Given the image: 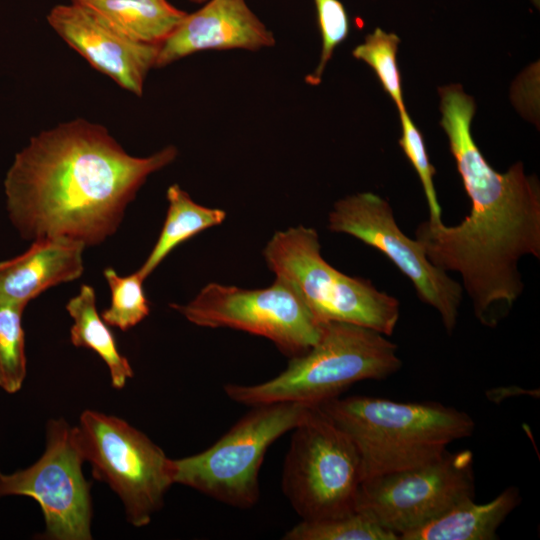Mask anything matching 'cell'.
Wrapping results in <instances>:
<instances>
[{
    "label": "cell",
    "mask_w": 540,
    "mask_h": 540,
    "mask_svg": "<svg viewBox=\"0 0 540 540\" xmlns=\"http://www.w3.org/2000/svg\"><path fill=\"white\" fill-rule=\"evenodd\" d=\"M85 247L62 236L33 240L24 253L0 262V301L26 307L47 289L78 279Z\"/></svg>",
    "instance_id": "cell-15"
},
{
    "label": "cell",
    "mask_w": 540,
    "mask_h": 540,
    "mask_svg": "<svg viewBox=\"0 0 540 540\" xmlns=\"http://www.w3.org/2000/svg\"><path fill=\"white\" fill-rule=\"evenodd\" d=\"M316 407L353 442L362 481L436 460L452 442L470 437L475 429L469 414L433 401L349 396Z\"/></svg>",
    "instance_id": "cell-3"
},
{
    "label": "cell",
    "mask_w": 540,
    "mask_h": 540,
    "mask_svg": "<svg viewBox=\"0 0 540 540\" xmlns=\"http://www.w3.org/2000/svg\"><path fill=\"white\" fill-rule=\"evenodd\" d=\"M84 462L74 426L63 418L51 419L39 460L10 475L0 472V497L34 499L44 516V539L91 540V482L83 475Z\"/></svg>",
    "instance_id": "cell-11"
},
{
    "label": "cell",
    "mask_w": 540,
    "mask_h": 540,
    "mask_svg": "<svg viewBox=\"0 0 540 540\" xmlns=\"http://www.w3.org/2000/svg\"><path fill=\"white\" fill-rule=\"evenodd\" d=\"M72 1L90 8L128 38L154 45H160L187 14L167 0Z\"/></svg>",
    "instance_id": "cell-17"
},
{
    "label": "cell",
    "mask_w": 540,
    "mask_h": 540,
    "mask_svg": "<svg viewBox=\"0 0 540 540\" xmlns=\"http://www.w3.org/2000/svg\"><path fill=\"white\" fill-rule=\"evenodd\" d=\"M170 307L200 327L265 337L290 358L309 350L322 326L299 294L278 278L269 287L254 290L209 283L187 304Z\"/></svg>",
    "instance_id": "cell-9"
},
{
    "label": "cell",
    "mask_w": 540,
    "mask_h": 540,
    "mask_svg": "<svg viewBox=\"0 0 540 540\" xmlns=\"http://www.w3.org/2000/svg\"><path fill=\"white\" fill-rule=\"evenodd\" d=\"M252 407L206 450L172 459L174 484L236 508L254 506L260 496L258 475L266 451L302 422L312 407L296 402Z\"/></svg>",
    "instance_id": "cell-6"
},
{
    "label": "cell",
    "mask_w": 540,
    "mask_h": 540,
    "mask_svg": "<svg viewBox=\"0 0 540 540\" xmlns=\"http://www.w3.org/2000/svg\"><path fill=\"white\" fill-rule=\"evenodd\" d=\"M285 540H399L361 509L319 520H301L286 532Z\"/></svg>",
    "instance_id": "cell-20"
},
{
    "label": "cell",
    "mask_w": 540,
    "mask_h": 540,
    "mask_svg": "<svg viewBox=\"0 0 540 540\" xmlns=\"http://www.w3.org/2000/svg\"><path fill=\"white\" fill-rule=\"evenodd\" d=\"M190 1L195 2V3H202V2H204L206 0H190Z\"/></svg>",
    "instance_id": "cell-26"
},
{
    "label": "cell",
    "mask_w": 540,
    "mask_h": 540,
    "mask_svg": "<svg viewBox=\"0 0 540 540\" xmlns=\"http://www.w3.org/2000/svg\"><path fill=\"white\" fill-rule=\"evenodd\" d=\"M318 24L322 36L320 61L315 71L306 77V82L317 85L335 48L349 33V20L343 4L339 0H314Z\"/></svg>",
    "instance_id": "cell-25"
},
{
    "label": "cell",
    "mask_w": 540,
    "mask_h": 540,
    "mask_svg": "<svg viewBox=\"0 0 540 540\" xmlns=\"http://www.w3.org/2000/svg\"><path fill=\"white\" fill-rule=\"evenodd\" d=\"M400 38L394 33H386L376 28L366 36L364 43L358 45L352 55L366 62L376 73L383 89L395 102L399 112L405 110L401 75L396 62Z\"/></svg>",
    "instance_id": "cell-23"
},
{
    "label": "cell",
    "mask_w": 540,
    "mask_h": 540,
    "mask_svg": "<svg viewBox=\"0 0 540 540\" xmlns=\"http://www.w3.org/2000/svg\"><path fill=\"white\" fill-rule=\"evenodd\" d=\"M47 21L94 69L121 88L142 95L145 78L155 68L160 45L128 38L96 12L73 1L54 6Z\"/></svg>",
    "instance_id": "cell-13"
},
{
    "label": "cell",
    "mask_w": 540,
    "mask_h": 540,
    "mask_svg": "<svg viewBox=\"0 0 540 540\" xmlns=\"http://www.w3.org/2000/svg\"><path fill=\"white\" fill-rule=\"evenodd\" d=\"M517 487H508L492 500H464L399 540H494L497 530L520 504Z\"/></svg>",
    "instance_id": "cell-16"
},
{
    "label": "cell",
    "mask_w": 540,
    "mask_h": 540,
    "mask_svg": "<svg viewBox=\"0 0 540 540\" xmlns=\"http://www.w3.org/2000/svg\"><path fill=\"white\" fill-rule=\"evenodd\" d=\"M103 275L111 291L110 306L101 313L104 322L127 331L143 321L150 313V306L139 273L120 276L108 267Z\"/></svg>",
    "instance_id": "cell-22"
},
{
    "label": "cell",
    "mask_w": 540,
    "mask_h": 540,
    "mask_svg": "<svg viewBox=\"0 0 540 540\" xmlns=\"http://www.w3.org/2000/svg\"><path fill=\"white\" fill-rule=\"evenodd\" d=\"M24 309L25 306L0 301V387L9 394L18 392L26 377Z\"/></svg>",
    "instance_id": "cell-21"
},
{
    "label": "cell",
    "mask_w": 540,
    "mask_h": 540,
    "mask_svg": "<svg viewBox=\"0 0 540 540\" xmlns=\"http://www.w3.org/2000/svg\"><path fill=\"white\" fill-rule=\"evenodd\" d=\"M66 310L73 320L71 343L94 351L108 367L111 385L115 389L124 388L134 372L128 359L119 352L109 326L98 314L94 288L82 285L79 293L67 302Z\"/></svg>",
    "instance_id": "cell-18"
},
{
    "label": "cell",
    "mask_w": 540,
    "mask_h": 540,
    "mask_svg": "<svg viewBox=\"0 0 540 540\" xmlns=\"http://www.w3.org/2000/svg\"><path fill=\"white\" fill-rule=\"evenodd\" d=\"M269 269L289 284L320 322H345L393 334L400 303L369 280L348 276L321 254L318 233L299 225L277 231L263 250Z\"/></svg>",
    "instance_id": "cell-5"
},
{
    "label": "cell",
    "mask_w": 540,
    "mask_h": 540,
    "mask_svg": "<svg viewBox=\"0 0 540 540\" xmlns=\"http://www.w3.org/2000/svg\"><path fill=\"white\" fill-rule=\"evenodd\" d=\"M362 482L351 439L318 407L293 430L282 473V490L302 520L338 516L356 508Z\"/></svg>",
    "instance_id": "cell-8"
},
{
    "label": "cell",
    "mask_w": 540,
    "mask_h": 540,
    "mask_svg": "<svg viewBox=\"0 0 540 540\" xmlns=\"http://www.w3.org/2000/svg\"><path fill=\"white\" fill-rule=\"evenodd\" d=\"M274 44L272 32L245 0H209L199 10L187 13L160 44L155 68L202 50H258Z\"/></svg>",
    "instance_id": "cell-14"
},
{
    "label": "cell",
    "mask_w": 540,
    "mask_h": 540,
    "mask_svg": "<svg viewBox=\"0 0 540 540\" xmlns=\"http://www.w3.org/2000/svg\"><path fill=\"white\" fill-rule=\"evenodd\" d=\"M401 365L396 344L382 333L330 321L322 323L316 343L291 358L283 372L258 384H226L224 392L249 406L296 402L316 407L359 381L384 379Z\"/></svg>",
    "instance_id": "cell-4"
},
{
    "label": "cell",
    "mask_w": 540,
    "mask_h": 540,
    "mask_svg": "<svg viewBox=\"0 0 540 540\" xmlns=\"http://www.w3.org/2000/svg\"><path fill=\"white\" fill-rule=\"evenodd\" d=\"M74 433L94 478L120 498L128 522L148 525L174 484L172 459L124 419L99 411L84 410Z\"/></svg>",
    "instance_id": "cell-7"
},
{
    "label": "cell",
    "mask_w": 540,
    "mask_h": 540,
    "mask_svg": "<svg viewBox=\"0 0 540 540\" xmlns=\"http://www.w3.org/2000/svg\"><path fill=\"white\" fill-rule=\"evenodd\" d=\"M177 153L167 146L132 156L100 124L61 123L16 155L4 182L9 217L27 240L62 236L98 245L117 231L148 176Z\"/></svg>",
    "instance_id": "cell-2"
},
{
    "label": "cell",
    "mask_w": 540,
    "mask_h": 540,
    "mask_svg": "<svg viewBox=\"0 0 540 540\" xmlns=\"http://www.w3.org/2000/svg\"><path fill=\"white\" fill-rule=\"evenodd\" d=\"M474 498L472 451L447 450L429 463L363 480L356 508L372 515L400 539L454 505Z\"/></svg>",
    "instance_id": "cell-10"
},
{
    "label": "cell",
    "mask_w": 540,
    "mask_h": 540,
    "mask_svg": "<svg viewBox=\"0 0 540 540\" xmlns=\"http://www.w3.org/2000/svg\"><path fill=\"white\" fill-rule=\"evenodd\" d=\"M439 95L440 124L471 210L456 226L424 221L415 236L431 263L461 275L477 319L493 327L522 293L520 259L540 257V187L521 162L505 173L489 165L471 133L474 100L461 85L441 87Z\"/></svg>",
    "instance_id": "cell-1"
},
{
    "label": "cell",
    "mask_w": 540,
    "mask_h": 540,
    "mask_svg": "<svg viewBox=\"0 0 540 540\" xmlns=\"http://www.w3.org/2000/svg\"><path fill=\"white\" fill-rule=\"evenodd\" d=\"M328 228L351 235L387 256L411 280L419 298L437 310L446 331L454 330L462 285L431 263L422 245L402 232L387 200L371 192L340 199L329 213Z\"/></svg>",
    "instance_id": "cell-12"
},
{
    "label": "cell",
    "mask_w": 540,
    "mask_h": 540,
    "mask_svg": "<svg viewBox=\"0 0 540 540\" xmlns=\"http://www.w3.org/2000/svg\"><path fill=\"white\" fill-rule=\"evenodd\" d=\"M399 114L402 125V136L399 139V145L422 183L430 212L429 221L434 224L441 223L442 209L438 202L433 182L435 168L429 161L423 136L414 125L406 110L400 111Z\"/></svg>",
    "instance_id": "cell-24"
},
{
    "label": "cell",
    "mask_w": 540,
    "mask_h": 540,
    "mask_svg": "<svg viewBox=\"0 0 540 540\" xmlns=\"http://www.w3.org/2000/svg\"><path fill=\"white\" fill-rule=\"evenodd\" d=\"M166 197L168 210L160 235L147 259L137 270L143 280L178 245L210 227L221 224L226 218L224 210L194 202L178 184L168 187Z\"/></svg>",
    "instance_id": "cell-19"
}]
</instances>
